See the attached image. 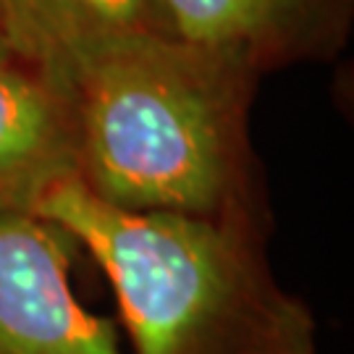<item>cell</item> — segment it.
I'll return each instance as SVG.
<instances>
[{"label":"cell","instance_id":"3","mask_svg":"<svg viewBox=\"0 0 354 354\" xmlns=\"http://www.w3.org/2000/svg\"><path fill=\"white\" fill-rule=\"evenodd\" d=\"M61 236L39 218H0V354H121L111 320L76 299Z\"/></svg>","mask_w":354,"mask_h":354},{"label":"cell","instance_id":"5","mask_svg":"<svg viewBox=\"0 0 354 354\" xmlns=\"http://www.w3.org/2000/svg\"><path fill=\"white\" fill-rule=\"evenodd\" d=\"M79 178L71 102L48 68L0 58V218H37L64 181Z\"/></svg>","mask_w":354,"mask_h":354},{"label":"cell","instance_id":"1","mask_svg":"<svg viewBox=\"0 0 354 354\" xmlns=\"http://www.w3.org/2000/svg\"><path fill=\"white\" fill-rule=\"evenodd\" d=\"M71 102L79 184L129 213L270 223L250 111L260 71L236 53L129 32L48 68Z\"/></svg>","mask_w":354,"mask_h":354},{"label":"cell","instance_id":"2","mask_svg":"<svg viewBox=\"0 0 354 354\" xmlns=\"http://www.w3.org/2000/svg\"><path fill=\"white\" fill-rule=\"evenodd\" d=\"M37 218L87 250L118 299L134 354H317V323L281 286L270 223L129 213L64 181Z\"/></svg>","mask_w":354,"mask_h":354},{"label":"cell","instance_id":"7","mask_svg":"<svg viewBox=\"0 0 354 354\" xmlns=\"http://www.w3.org/2000/svg\"><path fill=\"white\" fill-rule=\"evenodd\" d=\"M6 55H11V50L6 48V39H3V32H0V58H6Z\"/></svg>","mask_w":354,"mask_h":354},{"label":"cell","instance_id":"4","mask_svg":"<svg viewBox=\"0 0 354 354\" xmlns=\"http://www.w3.org/2000/svg\"><path fill=\"white\" fill-rule=\"evenodd\" d=\"M178 37L236 53L266 74L346 48L354 0H160Z\"/></svg>","mask_w":354,"mask_h":354},{"label":"cell","instance_id":"6","mask_svg":"<svg viewBox=\"0 0 354 354\" xmlns=\"http://www.w3.org/2000/svg\"><path fill=\"white\" fill-rule=\"evenodd\" d=\"M160 29H174L160 0H0L6 48L39 68L100 39Z\"/></svg>","mask_w":354,"mask_h":354}]
</instances>
